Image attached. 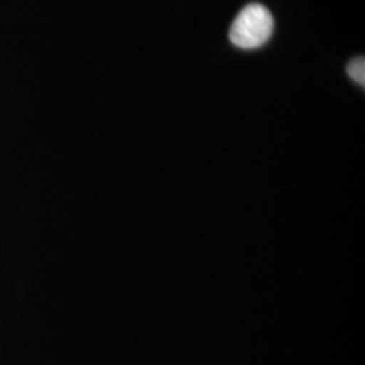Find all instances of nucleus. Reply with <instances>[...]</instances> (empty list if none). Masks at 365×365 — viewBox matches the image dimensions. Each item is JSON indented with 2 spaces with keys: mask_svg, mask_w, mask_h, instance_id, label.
I'll return each instance as SVG.
<instances>
[{
  "mask_svg": "<svg viewBox=\"0 0 365 365\" xmlns=\"http://www.w3.org/2000/svg\"><path fill=\"white\" fill-rule=\"evenodd\" d=\"M274 33V17L262 4H249L237 14L232 22L228 38L240 49H257L271 39Z\"/></svg>",
  "mask_w": 365,
  "mask_h": 365,
  "instance_id": "nucleus-1",
  "label": "nucleus"
},
{
  "mask_svg": "<svg viewBox=\"0 0 365 365\" xmlns=\"http://www.w3.org/2000/svg\"><path fill=\"white\" fill-rule=\"evenodd\" d=\"M349 76L352 78L355 83H359L360 86L365 85V59L364 56L355 58L349 63Z\"/></svg>",
  "mask_w": 365,
  "mask_h": 365,
  "instance_id": "nucleus-2",
  "label": "nucleus"
}]
</instances>
